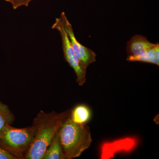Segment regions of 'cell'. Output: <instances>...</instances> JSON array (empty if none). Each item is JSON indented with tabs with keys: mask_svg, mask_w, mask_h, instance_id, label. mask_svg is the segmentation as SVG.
I'll use <instances>...</instances> for the list:
<instances>
[{
	"mask_svg": "<svg viewBox=\"0 0 159 159\" xmlns=\"http://www.w3.org/2000/svg\"><path fill=\"white\" fill-rule=\"evenodd\" d=\"M136 139L133 138H126L113 142L104 143L101 148V158L109 159L115 153L120 152H129L136 146Z\"/></svg>",
	"mask_w": 159,
	"mask_h": 159,
	"instance_id": "8992f818",
	"label": "cell"
},
{
	"mask_svg": "<svg viewBox=\"0 0 159 159\" xmlns=\"http://www.w3.org/2000/svg\"><path fill=\"white\" fill-rule=\"evenodd\" d=\"M34 135L32 125L17 128L7 123L0 130V147L16 159H25Z\"/></svg>",
	"mask_w": 159,
	"mask_h": 159,
	"instance_id": "3957f363",
	"label": "cell"
},
{
	"mask_svg": "<svg viewBox=\"0 0 159 159\" xmlns=\"http://www.w3.org/2000/svg\"><path fill=\"white\" fill-rule=\"evenodd\" d=\"M155 44L150 43L147 38L140 34H136L127 42L126 51L128 55L137 56L152 48Z\"/></svg>",
	"mask_w": 159,
	"mask_h": 159,
	"instance_id": "52a82bcc",
	"label": "cell"
},
{
	"mask_svg": "<svg viewBox=\"0 0 159 159\" xmlns=\"http://www.w3.org/2000/svg\"><path fill=\"white\" fill-rule=\"evenodd\" d=\"M126 60L129 62L139 61L159 65V44L157 43L148 51L137 56L128 55Z\"/></svg>",
	"mask_w": 159,
	"mask_h": 159,
	"instance_id": "ba28073f",
	"label": "cell"
},
{
	"mask_svg": "<svg viewBox=\"0 0 159 159\" xmlns=\"http://www.w3.org/2000/svg\"><path fill=\"white\" fill-rule=\"evenodd\" d=\"M33 0H11L10 3L12 5L13 9L16 10L22 6L28 7L30 3Z\"/></svg>",
	"mask_w": 159,
	"mask_h": 159,
	"instance_id": "7c38bea8",
	"label": "cell"
},
{
	"mask_svg": "<svg viewBox=\"0 0 159 159\" xmlns=\"http://www.w3.org/2000/svg\"><path fill=\"white\" fill-rule=\"evenodd\" d=\"M4 1H6V2H8L11 3V0H4Z\"/></svg>",
	"mask_w": 159,
	"mask_h": 159,
	"instance_id": "5bb4252c",
	"label": "cell"
},
{
	"mask_svg": "<svg viewBox=\"0 0 159 159\" xmlns=\"http://www.w3.org/2000/svg\"><path fill=\"white\" fill-rule=\"evenodd\" d=\"M51 28L57 30L60 34L64 57L69 66L74 70L77 76L76 82L80 86H82L86 80L87 68L75 55L61 17L56 18Z\"/></svg>",
	"mask_w": 159,
	"mask_h": 159,
	"instance_id": "277c9868",
	"label": "cell"
},
{
	"mask_svg": "<svg viewBox=\"0 0 159 159\" xmlns=\"http://www.w3.org/2000/svg\"><path fill=\"white\" fill-rule=\"evenodd\" d=\"M71 111V109L61 112L39 111L33 120L34 135L25 159H43L54 136L70 116Z\"/></svg>",
	"mask_w": 159,
	"mask_h": 159,
	"instance_id": "6da1fadb",
	"label": "cell"
},
{
	"mask_svg": "<svg viewBox=\"0 0 159 159\" xmlns=\"http://www.w3.org/2000/svg\"><path fill=\"white\" fill-rule=\"evenodd\" d=\"M59 133L64 159L80 157L93 141L89 127L86 124L75 123L70 116L60 129Z\"/></svg>",
	"mask_w": 159,
	"mask_h": 159,
	"instance_id": "7a4b0ae2",
	"label": "cell"
},
{
	"mask_svg": "<svg viewBox=\"0 0 159 159\" xmlns=\"http://www.w3.org/2000/svg\"><path fill=\"white\" fill-rule=\"evenodd\" d=\"M43 159H64L59 131L54 136L46 149Z\"/></svg>",
	"mask_w": 159,
	"mask_h": 159,
	"instance_id": "30bf717a",
	"label": "cell"
},
{
	"mask_svg": "<svg viewBox=\"0 0 159 159\" xmlns=\"http://www.w3.org/2000/svg\"><path fill=\"white\" fill-rule=\"evenodd\" d=\"M60 17L63 21L65 29L67 33L75 55L83 65L87 69L90 65L96 61L97 54L93 51L83 45L78 41L74 34L72 25L69 22L64 12H61Z\"/></svg>",
	"mask_w": 159,
	"mask_h": 159,
	"instance_id": "5b68a950",
	"label": "cell"
},
{
	"mask_svg": "<svg viewBox=\"0 0 159 159\" xmlns=\"http://www.w3.org/2000/svg\"><path fill=\"white\" fill-rule=\"evenodd\" d=\"M0 159H16L0 147Z\"/></svg>",
	"mask_w": 159,
	"mask_h": 159,
	"instance_id": "4fadbf2b",
	"label": "cell"
},
{
	"mask_svg": "<svg viewBox=\"0 0 159 159\" xmlns=\"http://www.w3.org/2000/svg\"><path fill=\"white\" fill-rule=\"evenodd\" d=\"M92 111L85 104H78L71 109L70 119L73 122L79 124H86L92 118Z\"/></svg>",
	"mask_w": 159,
	"mask_h": 159,
	"instance_id": "9c48e42d",
	"label": "cell"
},
{
	"mask_svg": "<svg viewBox=\"0 0 159 159\" xmlns=\"http://www.w3.org/2000/svg\"><path fill=\"white\" fill-rule=\"evenodd\" d=\"M15 117L8 105L0 101V130L6 124L12 125Z\"/></svg>",
	"mask_w": 159,
	"mask_h": 159,
	"instance_id": "8fae6325",
	"label": "cell"
}]
</instances>
